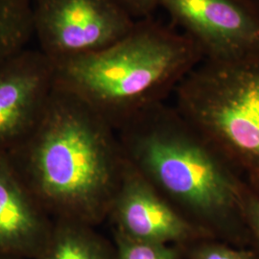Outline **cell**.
Segmentation results:
<instances>
[{
	"label": "cell",
	"mask_w": 259,
	"mask_h": 259,
	"mask_svg": "<svg viewBox=\"0 0 259 259\" xmlns=\"http://www.w3.org/2000/svg\"><path fill=\"white\" fill-rule=\"evenodd\" d=\"M204 60L185 34L151 18L102 50L55 65V87L71 93L117 128L139 111L164 102Z\"/></svg>",
	"instance_id": "obj_3"
},
{
	"label": "cell",
	"mask_w": 259,
	"mask_h": 259,
	"mask_svg": "<svg viewBox=\"0 0 259 259\" xmlns=\"http://www.w3.org/2000/svg\"><path fill=\"white\" fill-rule=\"evenodd\" d=\"M243 211L250 242L255 246L259 254V190L246 182L243 193Z\"/></svg>",
	"instance_id": "obj_14"
},
{
	"label": "cell",
	"mask_w": 259,
	"mask_h": 259,
	"mask_svg": "<svg viewBox=\"0 0 259 259\" xmlns=\"http://www.w3.org/2000/svg\"><path fill=\"white\" fill-rule=\"evenodd\" d=\"M185 259H259L255 250L216 239H204L185 250Z\"/></svg>",
	"instance_id": "obj_13"
},
{
	"label": "cell",
	"mask_w": 259,
	"mask_h": 259,
	"mask_svg": "<svg viewBox=\"0 0 259 259\" xmlns=\"http://www.w3.org/2000/svg\"><path fill=\"white\" fill-rule=\"evenodd\" d=\"M178 111L259 190V53L203 60L177 85Z\"/></svg>",
	"instance_id": "obj_4"
},
{
	"label": "cell",
	"mask_w": 259,
	"mask_h": 259,
	"mask_svg": "<svg viewBox=\"0 0 259 259\" xmlns=\"http://www.w3.org/2000/svg\"><path fill=\"white\" fill-rule=\"evenodd\" d=\"M54 89V62L40 50L23 48L0 63L1 153L36 126Z\"/></svg>",
	"instance_id": "obj_8"
},
{
	"label": "cell",
	"mask_w": 259,
	"mask_h": 259,
	"mask_svg": "<svg viewBox=\"0 0 259 259\" xmlns=\"http://www.w3.org/2000/svg\"><path fill=\"white\" fill-rule=\"evenodd\" d=\"M115 130L126 159L185 218L213 239L251 244L245 181L175 107L157 103Z\"/></svg>",
	"instance_id": "obj_2"
},
{
	"label": "cell",
	"mask_w": 259,
	"mask_h": 259,
	"mask_svg": "<svg viewBox=\"0 0 259 259\" xmlns=\"http://www.w3.org/2000/svg\"><path fill=\"white\" fill-rule=\"evenodd\" d=\"M54 225L37 198L0 152V257L34 259Z\"/></svg>",
	"instance_id": "obj_9"
},
{
	"label": "cell",
	"mask_w": 259,
	"mask_h": 259,
	"mask_svg": "<svg viewBox=\"0 0 259 259\" xmlns=\"http://www.w3.org/2000/svg\"><path fill=\"white\" fill-rule=\"evenodd\" d=\"M134 20L151 18L161 0H113Z\"/></svg>",
	"instance_id": "obj_15"
},
{
	"label": "cell",
	"mask_w": 259,
	"mask_h": 259,
	"mask_svg": "<svg viewBox=\"0 0 259 259\" xmlns=\"http://www.w3.org/2000/svg\"><path fill=\"white\" fill-rule=\"evenodd\" d=\"M108 220L112 232L184 250L199 241L213 239L185 218L127 159Z\"/></svg>",
	"instance_id": "obj_7"
},
{
	"label": "cell",
	"mask_w": 259,
	"mask_h": 259,
	"mask_svg": "<svg viewBox=\"0 0 259 259\" xmlns=\"http://www.w3.org/2000/svg\"><path fill=\"white\" fill-rule=\"evenodd\" d=\"M115 259H185V250L173 245L135 240L113 232Z\"/></svg>",
	"instance_id": "obj_12"
},
{
	"label": "cell",
	"mask_w": 259,
	"mask_h": 259,
	"mask_svg": "<svg viewBox=\"0 0 259 259\" xmlns=\"http://www.w3.org/2000/svg\"><path fill=\"white\" fill-rule=\"evenodd\" d=\"M34 259H115V250L95 227L54 220L48 240Z\"/></svg>",
	"instance_id": "obj_10"
},
{
	"label": "cell",
	"mask_w": 259,
	"mask_h": 259,
	"mask_svg": "<svg viewBox=\"0 0 259 259\" xmlns=\"http://www.w3.org/2000/svg\"><path fill=\"white\" fill-rule=\"evenodd\" d=\"M32 12L39 50L53 62L110 47L136 22L113 0H32Z\"/></svg>",
	"instance_id": "obj_5"
},
{
	"label": "cell",
	"mask_w": 259,
	"mask_h": 259,
	"mask_svg": "<svg viewBox=\"0 0 259 259\" xmlns=\"http://www.w3.org/2000/svg\"><path fill=\"white\" fill-rule=\"evenodd\" d=\"M0 259H20V258H14V257H0Z\"/></svg>",
	"instance_id": "obj_17"
},
{
	"label": "cell",
	"mask_w": 259,
	"mask_h": 259,
	"mask_svg": "<svg viewBox=\"0 0 259 259\" xmlns=\"http://www.w3.org/2000/svg\"><path fill=\"white\" fill-rule=\"evenodd\" d=\"M259 21V0H241Z\"/></svg>",
	"instance_id": "obj_16"
},
{
	"label": "cell",
	"mask_w": 259,
	"mask_h": 259,
	"mask_svg": "<svg viewBox=\"0 0 259 259\" xmlns=\"http://www.w3.org/2000/svg\"><path fill=\"white\" fill-rule=\"evenodd\" d=\"M33 35L32 0H0V63L25 48Z\"/></svg>",
	"instance_id": "obj_11"
},
{
	"label": "cell",
	"mask_w": 259,
	"mask_h": 259,
	"mask_svg": "<svg viewBox=\"0 0 259 259\" xmlns=\"http://www.w3.org/2000/svg\"><path fill=\"white\" fill-rule=\"evenodd\" d=\"M12 149L5 155L53 220L95 228L108 220L126 157L116 130L87 103L55 87L36 126Z\"/></svg>",
	"instance_id": "obj_1"
},
{
	"label": "cell",
	"mask_w": 259,
	"mask_h": 259,
	"mask_svg": "<svg viewBox=\"0 0 259 259\" xmlns=\"http://www.w3.org/2000/svg\"><path fill=\"white\" fill-rule=\"evenodd\" d=\"M160 7L204 60L232 62L259 53V21L241 0H161Z\"/></svg>",
	"instance_id": "obj_6"
}]
</instances>
